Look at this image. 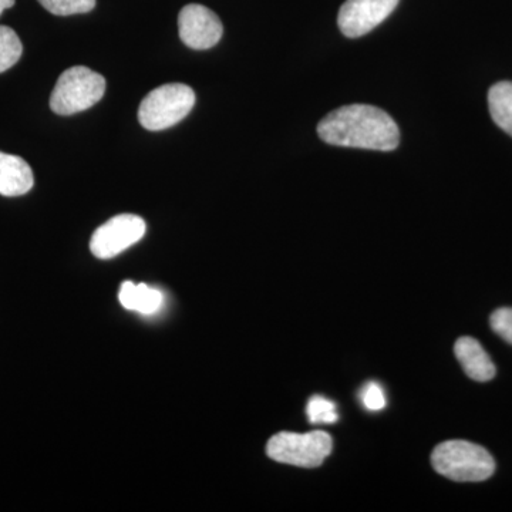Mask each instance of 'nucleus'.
Instances as JSON below:
<instances>
[{"label": "nucleus", "instance_id": "obj_1", "mask_svg": "<svg viewBox=\"0 0 512 512\" xmlns=\"http://www.w3.org/2000/svg\"><path fill=\"white\" fill-rule=\"evenodd\" d=\"M319 137L330 146L392 151L400 143L396 121L369 104H349L332 111L318 126Z\"/></svg>", "mask_w": 512, "mask_h": 512}, {"label": "nucleus", "instance_id": "obj_2", "mask_svg": "<svg viewBox=\"0 0 512 512\" xmlns=\"http://www.w3.org/2000/svg\"><path fill=\"white\" fill-rule=\"evenodd\" d=\"M431 464L441 476L458 483H480L493 476V456L478 444L466 440L444 441L434 448Z\"/></svg>", "mask_w": 512, "mask_h": 512}, {"label": "nucleus", "instance_id": "obj_3", "mask_svg": "<svg viewBox=\"0 0 512 512\" xmlns=\"http://www.w3.org/2000/svg\"><path fill=\"white\" fill-rule=\"evenodd\" d=\"M104 92L106 79L101 74L84 66L72 67L57 80L50 96V109L59 116H72L99 103Z\"/></svg>", "mask_w": 512, "mask_h": 512}, {"label": "nucleus", "instance_id": "obj_4", "mask_svg": "<svg viewBox=\"0 0 512 512\" xmlns=\"http://www.w3.org/2000/svg\"><path fill=\"white\" fill-rule=\"evenodd\" d=\"M195 93L187 84H164L144 97L138 121L150 131H161L180 123L194 109Z\"/></svg>", "mask_w": 512, "mask_h": 512}, {"label": "nucleus", "instance_id": "obj_5", "mask_svg": "<svg viewBox=\"0 0 512 512\" xmlns=\"http://www.w3.org/2000/svg\"><path fill=\"white\" fill-rule=\"evenodd\" d=\"M332 447V437L326 431L315 430L306 434L284 431L268 441L266 454L276 463L316 468L322 466L325 458L330 456Z\"/></svg>", "mask_w": 512, "mask_h": 512}, {"label": "nucleus", "instance_id": "obj_6", "mask_svg": "<svg viewBox=\"0 0 512 512\" xmlns=\"http://www.w3.org/2000/svg\"><path fill=\"white\" fill-rule=\"evenodd\" d=\"M146 222L133 214L111 218L94 232L90 249L99 259H111L136 245L146 235Z\"/></svg>", "mask_w": 512, "mask_h": 512}, {"label": "nucleus", "instance_id": "obj_7", "mask_svg": "<svg viewBox=\"0 0 512 512\" xmlns=\"http://www.w3.org/2000/svg\"><path fill=\"white\" fill-rule=\"evenodd\" d=\"M399 0H346L339 10L338 25L346 37H360L384 22Z\"/></svg>", "mask_w": 512, "mask_h": 512}, {"label": "nucleus", "instance_id": "obj_8", "mask_svg": "<svg viewBox=\"0 0 512 512\" xmlns=\"http://www.w3.org/2000/svg\"><path fill=\"white\" fill-rule=\"evenodd\" d=\"M178 32L185 46L211 49L220 42L224 28L221 19L202 5H187L178 15Z\"/></svg>", "mask_w": 512, "mask_h": 512}, {"label": "nucleus", "instance_id": "obj_9", "mask_svg": "<svg viewBox=\"0 0 512 512\" xmlns=\"http://www.w3.org/2000/svg\"><path fill=\"white\" fill-rule=\"evenodd\" d=\"M454 353L470 379L476 380V382H490L491 379H494L497 370H495L493 360L478 340L470 338V336H463L454 345Z\"/></svg>", "mask_w": 512, "mask_h": 512}, {"label": "nucleus", "instance_id": "obj_10", "mask_svg": "<svg viewBox=\"0 0 512 512\" xmlns=\"http://www.w3.org/2000/svg\"><path fill=\"white\" fill-rule=\"evenodd\" d=\"M35 184L32 168L22 157L0 151V195L20 197L28 194Z\"/></svg>", "mask_w": 512, "mask_h": 512}, {"label": "nucleus", "instance_id": "obj_11", "mask_svg": "<svg viewBox=\"0 0 512 512\" xmlns=\"http://www.w3.org/2000/svg\"><path fill=\"white\" fill-rule=\"evenodd\" d=\"M119 299L123 308L141 315H153L163 306V293L146 284L127 281L121 285Z\"/></svg>", "mask_w": 512, "mask_h": 512}, {"label": "nucleus", "instance_id": "obj_12", "mask_svg": "<svg viewBox=\"0 0 512 512\" xmlns=\"http://www.w3.org/2000/svg\"><path fill=\"white\" fill-rule=\"evenodd\" d=\"M488 107L494 123L512 137V83L494 84L488 93Z\"/></svg>", "mask_w": 512, "mask_h": 512}, {"label": "nucleus", "instance_id": "obj_13", "mask_svg": "<svg viewBox=\"0 0 512 512\" xmlns=\"http://www.w3.org/2000/svg\"><path fill=\"white\" fill-rule=\"evenodd\" d=\"M23 45L15 30L0 26V73L15 66L22 57Z\"/></svg>", "mask_w": 512, "mask_h": 512}, {"label": "nucleus", "instance_id": "obj_14", "mask_svg": "<svg viewBox=\"0 0 512 512\" xmlns=\"http://www.w3.org/2000/svg\"><path fill=\"white\" fill-rule=\"evenodd\" d=\"M312 424H333L339 420L338 407L323 396H313L306 407Z\"/></svg>", "mask_w": 512, "mask_h": 512}, {"label": "nucleus", "instance_id": "obj_15", "mask_svg": "<svg viewBox=\"0 0 512 512\" xmlns=\"http://www.w3.org/2000/svg\"><path fill=\"white\" fill-rule=\"evenodd\" d=\"M39 3L56 16L80 15L96 8V0H39Z\"/></svg>", "mask_w": 512, "mask_h": 512}, {"label": "nucleus", "instance_id": "obj_16", "mask_svg": "<svg viewBox=\"0 0 512 512\" xmlns=\"http://www.w3.org/2000/svg\"><path fill=\"white\" fill-rule=\"evenodd\" d=\"M360 400L369 412H380L386 407V396L383 387L377 382H369L363 386L360 392Z\"/></svg>", "mask_w": 512, "mask_h": 512}, {"label": "nucleus", "instance_id": "obj_17", "mask_svg": "<svg viewBox=\"0 0 512 512\" xmlns=\"http://www.w3.org/2000/svg\"><path fill=\"white\" fill-rule=\"evenodd\" d=\"M491 329L512 345V308L497 309L490 318Z\"/></svg>", "mask_w": 512, "mask_h": 512}, {"label": "nucleus", "instance_id": "obj_18", "mask_svg": "<svg viewBox=\"0 0 512 512\" xmlns=\"http://www.w3.org/2000/svg\"><path fill=\"white\" fill-rule=\"evenodd\" d=\"M16 0H0V15L5 12L6 9L13 8Z\"/></svg>", "mask_w": 512, "mask_h": 512}]
</instances>
